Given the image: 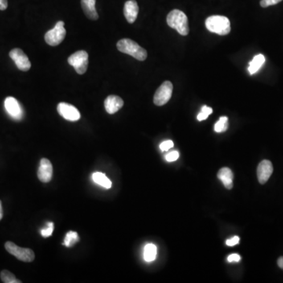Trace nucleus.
<instances>
[{
    "label": "nucleus",
    "mask_w": 283,
    "mask_h": 283,
    "mask_svg": "<svg viewBox=\"0 0 283 283\" xmlns=\"http://www.w3.org/2000/svg\"><path fill=\"white\" fill-rule=\"evenodd\" d=\"M116 47L120 52L131 55L139 61H145L147 58V52L140 47L138 43L130 39H122L119 41Z\"/></svg>",
    "instance_id": "f257e3e1"
},
{
    "label": "nucleus",
    "mask_w": 283,
    "mask_h": 283,
    "mask_svg": "<svg viewBox=\"0 0 283 283\" xmlns=\"http://www.w3.org/2000/svg\"><path fill=\"white\" fill-rule=\"evenodd\" d=\"M167 23L169 27L177 30L180 35H188V18L186 14L181 10H172L168 14Z\"/></svg>",
    "instance_id": "f03ea898"
},
{
    "label": "nucleus",
    "mask_w": 283,
    "mask_h": 283,
    "mask_svg": "<svg viewBox=\"0 0 283 283\" xmlns=\"http://www.w3.org/2000/svg\"><path fill=\"white\" fill-rule=\"evenodd\" d=\"M206 26L209 31L218 35H227L231 32V22L224 16H211L206 19Z\"/></svg>",
    "instance_id": "7ed1b4c3"
},
{
    "label": "nucleus",
    "mask_w": 283,
    "mask_h": 283,
    "mask_svg": "<svg viewBox=\"0 0 283 283\" xmlns=\"http://www.w3.org/2000/svg\"><path fill=\"white\" fill-rule=\"evenodd\" d=\"M5 248L8 252L15 256L21 261L32 262L35 259V253L32 249L28 248H22L12 242H7L5 244Z\"/></svg>",
    "instance_id": "20e7f679"
},
{
    "label": "nucleus",
    "mask_w": 283,
    "mask_h": 283,
    "mask_svg": "<svg viewBox=\"0 0 283 283\" xmlns=\"http://www.w3.org/2000/svg\"><path fill=\"white\" fill-rule=\"evenodd\" d=\"M64 26V22L60 21L55 25L54 29L45 34L44 39L47 44L55 47L64 40L66 35V30L65 29Z\"/></svg>",
    "instance_id": "39448f33"
},
{
    "label": "nucleus",
    "mask_w": 283,
    "mask_h": 283,
    "mask_svg": "<svg viewBox=\"0 0 283 283\" xmlns=\"http://www.w3.org/2000/svg\"><path fill=\"white\" fill-rule=\"evenodd\" d=\"M69 64L72 66L78 74L85 73L88 66V54L85 51H79L68 58Z\"/></svg>",
    "instance_id": "423d86ee"
},
{
    "label": "nucleus",
    "mask_w": 283,
    "mask_h": 283,
    "mask_svg": "<svg viewBox=\"0 0 283 283\" xmlns=\"http://www.w3.org/2000/svg\"><path fill=\"white\" fill-rule=\"evenodd\" d=\"M173 85L170 81H165L157 90L153 97V103L156 106H161L170 100L173 95Z\"/></svg>",
    "instance_id": "0eeeda50"
},
{
    "label": "nucleus",
    "mask_w": 283,
    "mask_h": 283,
    "mask_svg": "<svg viewBox=\"0 0 283 283\" xmlns=\"http://www.w3.org/2000/svg\"><path fill=\"white\" fill-rule=\"evenodd\" d=\"M10 58L15 62L16 66L21 71L27 72L31 69V62L29 61L27 55L22 50L19 48L13 49L10 51Z\"/></svg>",
    "instance_id": "6e6552de"
},
{
    "label": "nucleus",
    "mask_w": 283,
    "mask_h": 283,
    "mask_svg": "<svg viewBox=\"0 0 283 283\" xmlns=\"http://www.w3.org/2000/svg\"><path fill=\"white\" fill-rule=\"evenodd\" d=\"M4 106L8 114L12 118L17 120H22L24 115L23 109L17 99L13 97H7L5 99Z\"/></svg>",
    "instance_id": "1a4fd4ad"
},
{
    "label": "nucleus",
    "mask_w": 283,
    "mask_h": 283,
    "mask_svg": "<svg viewBox=\"0 0 283 283\" xmlns=\"http://www.w3.org/2000/svg\"><path fill=\"white\" fill-rule=\"evenodd\" d=\"M58 112L62 117L70 121H77L80 119L79 110L76 107L68 103H59L58 106Z\"/></svg>",
    "instance_id": "9d476101"
},
{
    "label": "nucleus",
    "mask_w": 283,
    "mask_h": 283,
    "mask_svg": "<svg viewBox=\"0 0 283 283\" xmlns=\"http://www.w3.org/2000/svg\"><path fill=\"white\" fill-rule=\"evenodd\" d=\"M273 173V165L268 160L262 161L257 167V178L260 184H264L268 182Z\"/></svg>",
    "instance_id": "9b49d317"
},
{
    "label": "nucleus",
    "mask_w": 283,
    "mask_h": 283,
    "mask_svg": "<svg viewBox=\"0 0 283 283\" xmlns=\"http://www.w3.org/2000/svg\"><path fill=\"white\" fill-rule=\"evenodd\" d=\"M37 175H38V178L41 182H50L53 175V166L51 161L47 158L41 159L40 165H39Z\"/></svg>",
    "instance_id": "f8f14e48"
},
{
    "label": "nucleus",
    "mask_w": 283,
    "mask_h": 283,
    "mask_svg": "<svg viewBox=\"0 0 283 283\" xmlns=\"http://www.w3.org/2000/svg\"><path fill=\"white\" fill-rule=\"evenodd\" d=\"M124 17L130 24L134 23L138 17L139 6L136 0H128L124 4Z\"/></svg>",
    "instance_id": "ddd939ff"
},
{
    "label": "nucleus",
    "mask_w": 283,
    "mask_h": 283,
    "mask_svg": "<svg viewBox=\"0 0 283 283\" xmlns=\"http://www.w3.org/2000/svg\"><path fill=\"white\" fill-rule=\"evenodd\" d=\"M123 106V99L116 95H109L105 100V109L109 114L116 113L122 108Z\"/></svg>",
    "instance_id": "4468645a"
},
{
    "label": "nucleus",
    "mask_w": 283,
    "mask_h": 283,
    "mask_svg": "<svg viewBox=\"0 0 283 283\" xmlns=\"http://www.w3.org/2000/svg\"><path fill=\"white\" fill-rule=\"evenodd\" d=\"M95 2L96 0H81V6L84 14L92 21H96L99 18V14L95 9Z\"/></svg>",
    "instance_id": "2eb2a0df"
},
{
    "label": "nucleus",
    "mask_w": 283,
    "mask_h": 283,
    "mask_svg": "<svg viewBox=\"0 0 283 283\" xmlns=\"http://www.w3.org/2000/svg\"><path fill=\"white\" fill-rule=\"evenodd\" d=\"M218 178L223 182V186L228 190H231L233 187V175L232 171L228 168H223L218 172Z\"/></svg>",
    "instance_id": "dca6fc26"
},
{
    "label": "nucleus",
    "mask_w": 283,
    "mask_h": 283,
    "mask_svg": "<svg viewBox=\"0 0 283 283\" xmlns=\"http://www.w3.org/2000/svg\"><path fill=\"white\" fill-rule=\"evenodd\" d=\"M265 57L264 55H257L253 58L252 61L249 62V66H248V72L251 75L256 73L258 70L261 68L262 66L264 64L265 62Z\"/></svg>",
    "instance_id": "f3484780"
},
{
    "label": "nucleus",
    "mask_w": 283,
    "mask_h": 283,
    "mask_svg": "<svg viewBox=\"0 0 283 283\" xmlns=\"http://www.w3.org/2000/svg\"><path fill=\"white\" fill-rule=\"evenodd\" d=\"M94 182L98 185L103 186L104 188L109 189L112 186V182L109 180V178L102 173H95L92 176Z\"/></svg>",
    "instance_id": "a211bd4d"
},
{
    "label": "nucleus",
    "mask_w": 283,
    "mask_h": 283,
    "mask_svg": "<svg viewBox=\"0 0 283 283\" xmlns=\"http://www.w3.org/2000/svg\"><path fill=\"white\" fill-rule=\"evenodd\" d=\"M157 248L155 245L147 244L144 248L143 257L146 262H153L156 260Z\"/></svg>",
    "instance_id": "6ab92c4d"
},
{
    "label": "nucleus",
    "mask_w": 283,
    "mask_h": 283,
    "mask_svg": "<svg viewBox=\"0 0 283 283\" xmlns=\"http://www.w3.org/2000/svg\"><path fill=\"white\" fill-rule=\"evenodd\" d=\"M79 241L78 234L75 231H70L66 234L63 245L67 247H72Z\"/></svg>",
    "instance_id": "aec40b11"
},
{
    "label": "nucleus",
    "mask_w": 283,
    "mask_h": 283,
    "mask_svg": "<svg viewBox=\"0 0 283 283\" xmlns=\"http://www.w3.org/2000/svg\"><path fill=\"white\" fill-rule=\"evenodd\" d=\"M228 128V118L227 116H221L217 122L215 123V126H214V130L215 132L220 133V132H224L227 130Z\"/></svg>",
    "instance_id": "412c9836"
},
{
    "label": "nucleus",
    "mask_w": 283,
    "mask_h": 283,
    "mask_svg": "<svg viewBox=\"0 0 283 283\" xmlns=\"http://www.w3.org/2000/svg\"><path fill=\"white\" fill-rule=\"evenodd\" d=\"M0 277H1V280H2V281L4 283H22V282L16 279L15 276H14V274H12L11 272H9V271H6V270L2 271L1 275H0Z\"/></svg>",
    "instance_id": "4be33fe9"
},
{
    "label": "nucleus",
    "mask_w": 283,
    "mask_h": 283,
    "mask_svg": "<svg viewBox=\"0 0 283 283\" xmlns=\"http://www.w3.org/2000/svg\"><path fill=\"white\" fill-rule=\"evenodd\" d=\"M53 231H54V223H49L47 228L42 230L41 235L44 238H47V237H50L52 235Z\"/></svg>",
    "instance_id": "5701e85b"
},
{
    "label": "nucleus",
    "mask_w": 283,
    "mask_h": 283,
    "mask_svg": "<svg viewBox=\"0 0 283 283\" xmlns=\"http://www.w3.org/2000/svg\"><path fill=\"white\" fill-rule=\"evenodd\" d=\"M283 0H261L260 4L262 7L266 8L270 6H274L276 4L280 3Z\"/></svg>",
    "instance_id": "b1692460"
},
{
    "label": "nucleus",
    "mask_w": 283,
    "mask_h": 283,
    "mask_svg": "<svg viewBox=\"0 0 283 283\" xmlns=\"http://www.w3.org/2000/svg\"><path fill=\"white\" fill-rule=\"evenodd\" d=\"M174 146V143H173V142L172 140H167V141H165L161 143L160 145V149L162 150V151H168L169 149H170L171 148H173Z\"/></svg>",
    "instance_id": "393cba45"
},
{
    "label": "nucleus",
    "mask_w": 283,
    "mask_h": 283,
    "mask_svg": "<svg viewBox=\"0 0 283 283\" xmlns=\"http://www.w3.org/2000/svg\"><path fill=\"white\" fill-rule=\"evenodd\" d=\"M178 157H179V154H178V152L172 151L168 153V154H166L165 159H166V161H169V162H173V161H177Z\"/></svg>",
    "instance_id": "a878e982"
},
{
    "label": "nucleus",
    "mask_w": 283,
    "mask_h": 283,
    "mask_svg": "<svg viewBox=\"0 0 283 283\" xmlns=\"http://www.w3.org/2000/svg\"><path fill=\"white\" fill-rule=\"evenodd\" d=\"M239 241H240L239 237H233L232 239L226 241V244H227V246H228V247H234L235 245L239 244Z\"/></svg>",
    "instance_id": "bb28decb"
},
{
    "label": "nucleus",
    "mask_w": 283,
    "mask_h": 283,
    "mask_svg": "<svg viewBox=\"0 0 283 283\" xmlns=\"http://www.w3.org/2000/svg\"><path fill=\"white\" fill-rule=\"evenodd\" d=\"M240 260L241 256L239 254H231L227 257L228 262H239Z\"/></svg>",
    "instance_id": "cd10ccee"
},
{
    "label": "nucleus",
    "mask_w": 283,
    "mask_h": 283,
    "mask_svg": "<svg viewBox=\"0 0 283 283\" xmlns=\"http://www.w3.org/2000/svg\"><path fill=\"white\" fill-rule=\"evenodd\" d=\"M202 112H203V113L210 116V115L212 113V109L211 107L207 106H204L202 108Z\"/></svg>",
    "instance_id": "c85d7f7f"
},
{
    "label": "nucleus",
    "mask_w": 283,
    "mask_h": 283,
    "mask_svg": "<svg viewBox=\"0 0 283 283\" xmlns=\"http://www.w3.org/2000/svg\"><path fill=\"white\" fill-rule=\"evenodd\" d=\"M8 6L7 0H0V10H5Z\"/></svg>",
    "instance_id": "c756f323"
},
{
    "label": "nucleus",
    "mask_w": 283,
    "mask_h": 283,
    "mask_svg": "<svg viewBox=\"0 0 283 283\" xmlns=\"http://www.w3.org/2000/svg\"><path fill=\"white\" fill-rule=\"evenodd\" d=\"M209 115L206 114V113H203V112H201L198 115V120L199 121H202V120H206L208 118Z\"/></svg>",
    "instance_id": "7c9ffc66"
},
{
    "label": "nucleus",
    "mask_w": 283,
    "mask_h": 283,
    "mask_svg": "<svg viewBox=\"0 0 283 283\" xmlns=\"http://www.w3.org/2000/svg\"><path fill=\"white\" fill-rule=\"evenodd\" d=\"M278 265H279L280 268L283 269V256L279 258V260H278Z\"/></svg>",
    "instance_id": "2f4dec72"
},
{
    "label": "nucleus",
    "mask_w": 283,
    "mask_h": 283,
    "mask_svg": "<svg viewBox=\"0 0 283 283\" xmlns=\"http://www.w3.org/2000/svg\"><path fill=\"white\" fill-rule=\"evenodd\" d=\"M2 216H3V210H2V202L0 201V220L2 219Z\"/></svg>",
    "instance_id": "473e14b6"
}]
</instances>
